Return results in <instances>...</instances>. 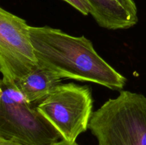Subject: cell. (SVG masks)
Wrapping results in <instances>:
<instances>
[{"label":"cell","instance_id":"5b68a950","mask_svg":"<svg viewBox=\"0 0 146 145\" xmlns=\"http://www.w3.org/2000/svg\"><path fill=\"white\" fill-rule=\"evenodd\" d=\"M39 66L26 20L0 8V71L16 82Z\"/></svg>","mask_w":146,"mask_h":145},{"label":"cell","instance_id":"7a4b0ae2","mask_svg":"<svg viewBox=\"0 0 146 145\" xmlns=\"http://www.w3.org/2000/svg\"><path fill=\"white\" fill-rule=\"evenodd\" d=\"M88 129L98 145H146V97L120 91L94 112Z\"/></svg>","mask_w":146,"mask_h":145},{"label":"cell","instance_id":"6da1fadb","mask_svg":"<svg viewBox=\"0 0 146 145\" xmlns=\"http://www.w3.org/2000/svg\"><path fill=\"white\" fill-rule=\"evenodd\" d=\"M29 34L41 67L62 79L94 82L112 90H123L126 78L100 56L84 36H74L48 26H29Z\"/></svg>","mask_w":146,"mask_h":145},{"label":"cell","instance_id":"9c48e42d","mask_svg":"<svg viewBox=\"0 0 146 145\" xmlns=\"http://www.w3.org/2000/svg\"><path fill=\"white\" fill-rule=\"evenodd\" d=\"M0 145H21L20 144L16 143V142H11V141L6 140V139L0 138Z\"/></svg>","mask_w":146,"mask_h":145},{"label":"cell","instance_id":"3957f363","mask_svg":"<svg viewBox=\"0 0 146 145\" xmlns=\"http://www.w3.org/2000/svg\"><path fill=\"white\" fill-rule=\"evenodd\" d=\"M0 138L21 145H53L62 139L15 82L3 79L0 81Z\"/></svg>","mask_w":146,"mask_h":145},{"label":"cell","instance_id":"277c9868","mask_svg":"<svg viewBox=\"0 0 146 145\" xmlns=\"http://www.w3.org/2000/svg\"><path fill=\"white\" fill-rule=\"evenodd\" d=\"M93 105L90 87L70 82L58 85L36 108L59 132L62 139L74 143L88 129Z\"/></svg>","mask_w":146,"mask_h":145},{"label":"cell","instance_id":"8992f818","mask_svg":"<svg viewBox=\"0 0 146 145\" xmlns=\"http://www.w3.org/2000/svg\"><path fill=\"white\" fill-rule=\"evenodd\" d=\"M98 26L109 30L127 29L138 21L134 0H86Z\"/></svg>","mask_w":146,"mask_h":145},{"label":"cell","instance_id":"52a82bcc","mask_svg":"<svg viewBox=\"0 0 146 145\" xmlns=\"http://www.w3.org/2000/svg\"><path fill=\"white\" fill-rule=\"evenodd\" d=\"M61 79L53 71L39 65L15 84L26 99L36 107L61 84Z\"/></svg>","mask_w":146,"mask_h":145},{"label":"cell","instance_id":"30bf717a","mask_svg":"<svg viewBox=\"0 0 146 145\" xmlns=\"http://www.w3.org/2000/svg\"><path fill=\"white\" fill-rule=\"evenodd\" d=\"M53 145H78V144L76 143V142H74V143H72V142H69L66 140H64V139H61V141H59V142H58L57 143L54 144Z\"/></svg>","mask_w":146,"mask_h":145},{"label":"cell","instance_id":"ba28073f","mask_svg":"<svg viewBox=\"0 0 146 145\" xmlns=\"http://www.w3.org/2000/svg\"><path fill=\"white\" fill-rule=\"evenodd\" d=\"M64 1L74 7L83 15L87 16L90 14V7L86 0H64Z\"/></svg>","mask_w":146,"mask_h":145}]
</instances>
